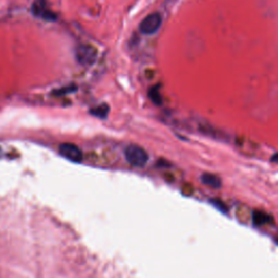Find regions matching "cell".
<instances>
[{
	"label": "cell",
	"mask_w": 278,
	"mask_h": 278,
	"mask_svg": "<svg viewBox=\"0 0 278 278\" xmlns=\"http://www.w3.org/2000/svg\"><path fill=\"white\" fill-rule=\"evenodd\" d=\"M76 89H77V87L75 85H69L67 87H62L60 89H56V91H53V95L62 96V95H67V94H71V93H75Z\"/></svg>",
	"instance_id": "obj_11"
},
{
	"label": "cell",
	"mask_w": 278,
	"mask_h": 278,
	"mask_svg": "<svg viewBox=\"0 0 278 278\" xmlns=\"http://www.w3.org/2000/svg\"><path fill=\"white\" fill-rule=\"evenodd\" d=\"M75 57L79 65L92 66L98 57V50L92 45H80L75 50Z\"/></svg>",
	"instance_id": "obj_2"
},
{
	"label": "cell",
	"mask_w": 278,
	"mask_h": 278,
	"mask_svg": "<svg viewBox=\"0 0 278 278\" xmlns=\"http://www.w3.org/2000/svg\"><path fill=\"white\" fill-rule=\"evenodd\" d=\"M162 24V16L160 13H151L147 15L139 24V31L145 35H151L158 32Z\"/></svg>",
	"instance_id": "obj_3"
},
{
	"label": "cell",
	"mask_w": 278,
	"mask_h": 278,
	"mask_svg": "<svg viewBox=\"0 0 278 278\" xmlns=\"http://www.w3.org/2000/svg\"><path fill=\"white\" fill-rule=\"evenodd\" d=\"M149 98L151 99V101L156 104H161V102H162V97H161V95H160L158 86L150 88Z\"/></svg>",
	"instance_id": "obj_10"
},
{
	"label": "cell",
	"mask_w": 278,
	"mask_h": 278,
	"mask_svg": "<svg viewBox=\"0 0 278 278\" xmlns=\"http://www.w3.org/2000/svg\"><path fill=\"white\" fill-rule=\"evenodd\" d=\"M59 152L62 157L72 161V162H80L83 160V152L76 145L71 142L61 143L59 147Z\"/></svg>",
	"instance_id": "obj_4"
},
{
	"label": "cell",
	"mask_w": 278,
	"mask_h": 278,
	"mask_svg": "<svg viewBox=\"0 0 278 278\" xmlns=\"http://www.w3.org/2000/svg\"><path fill=\"white\" fill-rule=\"evenodd\" d=\"M276 244H277V245H278V238H277V239H276Z\"/></svg>",
	"instance_id": "obj_13"
},
{
	"label": "cell",
	"mask_w": 278,
	"mask_h": 278,
	"mask_svg": "<svg viewBox=\"0 0 278 278\" xmlns=\"http://www.w3.org/2000/svg\"><path fill=\"white\" fill-rule=\"evenodd\" d=\"M272 162L273 163H278V152L272 157Z\"/></svg>",
	"instance_id": "obj_12"
},
{
	"label": "cell",
	"mask_w": 278,
	"mask_h": 278,
	"mask_svg": "<svg viewBox=\"0 0 278 278\" xmlns=\"http://www.w3.org/2000/svg\"><path fill=\"white\" fill-rule=\"evenodd\" d=\"M32 12L35 16H38L40 19H44L46 21H53L56 20L57 17L56 14L49 9L46 0H36L33 5Z\"/></svg>",
	"instance_id": "obj_5"
},
{
	"label": "cell",
	"mask_w": 278,
	"mask_h": 278,
	"mask_svg": "<svg viewBox=\"0 0 278 278\" xmlns=\"http://www.w3.org/2000/svg\"><path fill=\"white\" fill-rule=\"evenodd\" d=\"M201 181L204 185H207L212 188H220L222 185V182L219 176L211 174V173H204L201 176Z\"/></svg>",
	"instance_id": "obj_7"
},
{
	"label": "cell",
	"mask_w": 278,
	"mask_h": 278,
	"mask_svg": "<svg viewBox=\"0 0 278 278\" xmlns=\"http://www.w3.org/2000/svg\"><path fill=\"white\" fill-rule=\"evenodd\" d=\"M109 111H110V108L105 103L97 105L93 108V109H91V113L99 119H105L108 114H109Z\"/></svg>",
	"instance_id": "obj_9"
},
{
	"label": "cell",
	"mask_w": 278,
	"mask_h": 278,
	"mask_svg": "<svg viewBox=\"0 0 278 278\" xmlns=\"http://www.w3.org/2000/svg\"><path fill=\"white\" fill-rule=\"evenodd\" d=\"M252 221L254 223V225L262 226L265 225V224L271 223L273 221V218L270 214H267L263 211H254L252 212Z\"/></svg>",
	"instance_id": "obj_6"
},
{
	"label": "cell",
	"mask_w": 278,
	"mask_h": 278,
	"mask_svg": "<svg viewBox=\"0 0 278 278\" xmlns=\"http://www.w3.org/2000/svg\"><path fill=\"white\" fill-rule=\"evenodd\" d=\"M236 215L238 220L243 223H247L249 220L252 219V213H251L250 209L245 204L238 205L236 210Z\"/></svg>",
	"instance_id": "obj_8"
},
{
	"label": "cell",
	"mask_w": 278,
	"mask_h": 278,
	"mask_svg": "<svg viewBox=\"0 0 278 278\" xmlns=\"http://www.w3.org/2000/svg\"><path fill=\"white\" fill-rule=\"evenodd\" d=\"M125 158H126L127 162L136 167L145 166L148 162L149 156L147 151L137 145H129L125 149Z\"/></svg>",
	"instance_id": "obj_1"
}]
</instances>
